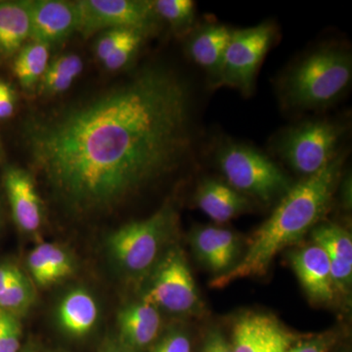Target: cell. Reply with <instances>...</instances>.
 <instances>
[{"label": "cell", "instance_id": "obj_22", "mask_svg": "<svg viewBox=\"0 0 352 352\" xmlns=\"http://www.w3.org/2000/svg\"><path fill=\"white\" fill-rule=\"evenodd\" d=\"M160 19L166 21L175 34H188L195 22V6L190 0H157L153 1Z\"/></svg>", "mask_w": 352, "mask_h": 352}, {"label": "cell", "instance_id": "obj_25", "mask_svg": "<svg viewBox=\"0 0 352 352\" xmlns=\"http://www.w3.org/2000/svg\"><path fill=\"white\" fill-rule=\"evenodd\" d=\"M39 248L50 267L52 283H56L73 273V263L69 254L63 249L50 243L41 244Z\"/></svg>", "mask_w": 352, "mask_h": 352}, {"label": "cell", "instance_id": "obj_13", "mask_svg": "<svg viewBox=\"0 0 352 352\" xmlns=\"http://www.w3.org/2000/svg\"><path fill=\"white\" fill-rule=\"evenodd\" d=\"M292 267L310 300L330 302L335 296L330 261L319 245H311L292 252Z\"/></svg>", "mask_w": 352, "mask_h": 352}, {"label": "cell", "instance_id": "obj_20", "mask_svg": "<svg viewBox=\"0 0 352 352\" xmlns=\"http://www.w3.org/2000/svg\"><path fill=\"white\" fill-rule=\"evenodd\" d=\"M82 58L76 54L60 55L48 64L36 90L44 97L55 96L67 91L82 74Z\"/></svg>", "mask_w": 352, "mask_h": 352}, {"label": "cell", "instance_id": "obj_5", "mask_svg": "<svg viewBox=\"0 0 352 352\" xmlns=\"http://www.w3.org/2000/svg\"><path fill=\"white\" fill-rule=\"evenodd\" d=\"M176 214L164 206L148 219L120 227L108 238L111 256L122 270L142 274L152 267L175 226Z\"/></svg>", "mask_w": 352, "mask_h": 352}, {"label": "cell", "instance_id": "obj_10", "mask_svg": "<svg viewBox=\"0 0 352 352\" xmlns=\"http://www.w3.org/2000/svg\"><path fill=\"white\" fill-rule=\"evenodd\" d=\"M298 339L276 317L248 312L236 321L231 344L234 352H288Z\"/></svg>", "mask_w": 352, "mask_h": 352}, {"label": "cell", "instance_id": "obj_11", "mask_svg": "<svg viewBox=\"0 0 352 352\" xmlns=\"http://www.w3.org/2000/svg\"><path fill=\"white\" fill-rule=\"evenodd\" d=\"M31 41L52 47L63 43L78 31L75 1L29 0Z\"/></svg>", "mask_w": 352, "mask_h": 352}, {"label": "cell", "instance_id": "obj_36", "mask_svg": "<svg viewBox=\"0 0 352 352\" xmlns=\"http://www.w3.org/2000/svg\"><path fill=\"white\" fill-rule=\"evenodd\" d=\"M108 352H118V351H108Z\"/></svg>", "mask_w": 352, "mask_h": 352}, {"label": "cell", "instance_id": "obj_8", "mask_svg": "<svg viewBox=\"0 0 352 352\" xmlns=\"http://www.w3.org/2000/svg\"><path fill=\"white\" fill-rule=\"evenodd\" d=\"M274 38L270 24L232 30L224 53L219 87L226 85L251 94L256 72Z\"/></svg>", "mask_w": 352, "mask_h": 352}, {"label": "cell", "instance_id": "obj_31", "mask_svg": "<svg viewBox=\"0 0 352 352\" xmlns=\"http://www.w3.org/2000/svg\"><path fill=\"white\" fill-rule=\"evenodd\" d=\"M28 265H29L32 276L36 283L41 286H48V285L53 284L50 267H48V264L46 263V259L44 258L39 245L30 254Z\"/></svg>", "mask_w": 352, "mask_h": 352}, {"label": "cell", "instance_id": "obj_32", "mask_svg": "<svg viewBox=\"0 0 352 352\" xmlns=\"http://www.w3.org/2000/svg\"><path fill=\"white\" fill-rule=\"evenodd\" d=\"M200 352H234L232 344L219 330L208 332Z\"/></svg>", "mask_w": 352, "mask_h": 352}, {"label": "cell", "instance_id": "obj_3", "mask_svg": "<svg viewBox=\"0 0 352 352\" xmlns=\"http://www.w3.org/2000/svg\"><path fill=\"white\" fill-rule=\"evenodd\" d=\"M351 76V56L347 51L322 48L308 55L289 74L285 99L292 107H324L344 91Z\"/></svg>", "mask_w": 352, "mask_h": 352}, {"label": "cell", "instance_id": "obj_19", "mask_svg": "<svg viewBox=\"0 0 352 352\" xmlns=\"http://www.w3.org/2000/svg\"><path fill=\"white\" fill-rule=\"evenodd\" d=\"M98 308L94 298L82 289H74L65 296L58 308V320L67 333L85 335L94 328Z\"/></svg>", "mask_w": 352, "mask_h": 352}, {"label": "cell", "instance_id": "obj_26", "mask_svg": "<svg viewBox=\"0 0 352 352\" xmlns=\"http://www.w3.org/2000/svg\"><path fill=\"white\" fill-rule=\"evenodd\" d=\"M21 333L17 316L0 308V352H18Z\"/></svg>", "mask_w": 352, "mask_h": 352}, {"label": "cell", "instance_id": "obj_4", "mask_svg": "<svg viewBox=\"0 0 352 352\" xmlns=\"http://www.w3.org/2000/svg\"><path fill=\"white\" fill-rule=\"evenodd\" d=\"M215 160L227 184L245 197L270 203L292 187L276 164L249 146L224 143L217 149Z\"/></svg>", "mask_w": 352, "mask_h": 352}, {"label": "cell", "instance_id": "obj_9", "mask_svg": "<svg viewBox=\"0 0 352 352\" xmlns=\"http://www.w3.org/2000/svg\"><path fill=\"white\" fill-rule=\"evenodd\" d=\"M143 302L173 314H193L201 300L183 252L170 250L157 266Z\"/></svg>", "mask_w": 352, "mask_h": 352}, {"label": "cell", "instance_id": "obj_14", "mask_svg": "<svg viewBox=\"0 0 352 352\" xmlns=\"http://www.w3.org/2000/svg\"><path fill=\"white\" fill-rule=\"evenodd\" d=\"M312 240L327 254L335 289L349 293L352 283V238L351 233L333 223L312 229Z\"/></svg>", "mask_w": 352, "mask_h": 352}, {"label": "cell", "instance_id": "obj_12", "mask_svg": "<svg viewBox=\"0 0 352 352\" xmlns=\"http://www.w3.org/2000/svg\"><path fill=\"white\" fill-rule=\"evenodd\" d=\"M3 182L15 223L25 233L38 231L43 223V207L31 173L10 166L4 173Z\"/></svg>", "mask_w": 352, "mask_h": 352}, {"label": "cell", "instance_id": "obj_23", "mask_svg": "<svg viewBox=\"0 0 352 352\" xmlns=\"http://www.w3.org/2000/svg\"><path fill=\"white\" fill-rule=\"evenodd\" d=\"M192 245L201 263L210 270L220 274L226 272L217 241V227H198L192 234Z\"/></svg>", "mask_w": 352, "mask_h": 352}, {"label": "cell", "instance_id": "obj_17", "mask_svg": "<svg viewBox=\"0 0 352 352\" xmlns=\"http://www.w3.org/2000/svg\"><path fill=\"white\" fill-rule=\"evenodd\" d=\"M232 30L223 25H207L190 36L187 51L197 65L205 69L219 87L224 53Z\"/></svg>", "mask_w": 352, "mask_h": 352}, {"label": "cell", "instance_id": "obj_35", "mask_svg": "<svg viewBox=\"0 0 352 352\" xmlns=\"http://www.w3.org/2000/svg\"><path fill=\"white\" fill-rule=\"evenodd\" d=\"M344 203L351 207V178H346L344 182Z\"/></svg>", "mask_w": 352, "mask_h": 352}, {"label": "cell", "instance_id": "obj_7", "mask_svg": "<svg viewBox=\"0 0 352 352\" xmlns=\"http://www.w3.org/2000/svg\"><path fill=\"white\" fill-rule=\"evenodd\" d=\"M78 31L90 36L110 29H126L148 36L161 20L153 1L145 0H78Z\"/></svg>", "mask_w": 352, "mask_h": 352}, {"label": "cell", "instance_id": "obj_27", "mask_svg": "<svg viewBox=\"0 0 352 352\" xmlns=\"http://www.w3.org/2000/svg\"><path fill=\"white\" fill-rule=\"evenodd\" d=\"M145 36L144 34L138 32L131 38L127 39L126 43L120 45L102 62L104 67L109 71H118V69L124 68L135 56Z\"/></svg>", "mask_w": 352, "mask_h": 352}, {"label": "cell", "instance_id": "obj_30", "mask_svg": "<svg viewBox=\"0 0 352 352\" xmlns=\"http://www.w3.org/2000/svg\"><path fill=\"white\" fill-rule=\"evenodd\" d=\"M151 352H192L188 335L182 330H173L164 335Z\"/></svg>", "mask_w": 352, "mask_h": 352}, {"label": "cell", "instance_id": "obj_2", "mask_svg": "<svg viewBox=\"0 0 352 352\" xmlns=\"http://www.w3.org/2000/svg\"><path fill=\"white\" fill-rule=\"evenodd\" d=\"M344 157L338 155L314 175L292 186L282 196L270 219L261 224L239 263L215 277L212 288H224L236 280L263 276L285 248L314 229L330 205L340 176Z\"/></svg>", "mask_w": 352, "mask_h": 352}, {"label": "cell", "instance_id": "obj_29", "mask_svg": "<svg viewBox=\"0 0 352 352\" xmlns=\"http://www.w3.org/2000/svg\"><path fill=\"white\" fill-rule=\"evenodd\" d=\"M337 342V336L333 332H325L302 338L292 344L288 352H330Z\"/></svg>", "mask_w": 352, "mask_h": 352}, {"label": "cell", "instance_id": "obj_28", "mask_svg": "<svg viewBox=\"0 0 352 352\" xmlns=\"http://www.w3.org/2000/svg\"><path fill=\"white\" fill-rule=\"evenodd\" d=\"M139 32L126 29L106 30L97 39L95 44V54L99 61L103 62L120 45L126 43L127 39L131 38ZM141 34V32H140ZM145 36V34H144Z\"/></svg>", "mask_w": 352, "mask_h": 352}, {"label": "cell", "instance_id": "obj_21", "mask_svg": "<svg viewBox=\"0 0 352 352\" xmlns=\"http://www.w3.org/2000/svg\"><path fill=\"white\" fill-rule=\"evenodd\" d=\"M50 47L44 43L31 41L21 48L14 57L13 71L23 89L36 90L50 64Z\"/></svg>", "mask_w": 352, "mask_h": 352}, {"label": "cell", "instance_id": "obj_34", "mask_svg": "<svg viewBox=\"0 0 352 352\" xmlns=\"http://www.w3.org/2000/svg\"><path fill=\"white\" fill-rule=\"evenodd\" d=\"M23 275L22 271L13 264H1L0 265V294L6 291L13 282Z\"/></svg>", "mask_w": 352, "mask_h": 352}, {"label": "cell", "instance_id": "obj_24", "mask_svg": "<svg viewBox=\"0 0 352 352\" xmlns=\"http://www.w3.org/2000/svg\"><path fill=\"white\" fill-rule=\"evenodd\" d=\"M34 287L24 274L0 294V308L17 316L34 302Z\"/></svg>", "mask_w": 352, "mask_h": 352}, {"label": "cell", "instance_id": "obj_33", "mask_svg": "<svg viewBox=\"0 0 352 352\" xmlns=\"http://www.w3.org/2000/svg\"><path fill=\"white\" fill-rule=\"evenodd\" d=\"M16 107V94L9 83L0 80V120L13 115Z\"/></svg>", "mask_w": 352, "mask_h": 352}, {"label": "cell", "instance_id": "obj_15", "mask_svg": "<svg viewBox=\"0 0 352 352\" xmlns=\"http://www.w3.org/2000/svg\"><path fill=\"white\" fill-rule=\"evenodd\" d=\"M118 325L122 347L129 352H142L157 339L162 319L156 307L142 302L120 310Z\"/></svg>", "mask_w": 352, "mask_h": 352}, {"label": "cell", "instance_id": "obj_16", "mask_svg": "<svg viewBox=\"0 0 352 352\" xmlns=\"http://www.w3.org/2000/svg\"><path fill=\"white\" fill-rule=\"evenodd\" d=\"M195 201L201 210L219 223L229 221L251 208L248 197L214 178H207L200 183Z\"/></svg>", "mask_w": 352, "mask_h": 352}, {"label": "cell", "instance_id": "obj_1", "mask_svg": "<svg viewBox=\"0 0 352 352\" xmlns=\"http://www.w3.org/2000/svg\"><path fill=\"white\" fill-rule=\"evenodd\" d=\"M191 97L160 66L25 122L32 163L57 200L88 214L119 205L175 170L192 144Z\"/></svg>", "mask_w": 352, "mask_h": 352}, {"label": "cell", "instance_id": "obj_6", "mask_svg": "<svg viewBox=\"0 0 352 352\" xmlns=\"http://www.w3.org/2000/svg\"><path fill=\"white\" fill-rule=\"evenodd\" d=\"M342 134V127L327 120L305 122L285 132L278 151L294 170L307 177L336 157Z\"/></svg>", "mask_w": 352, "mask_h": 352}, {"label": "cell", "instance_id": "obj_18", "mask_svg": "<svg viewBox=\"0 0 352 352\" xmlns=\"http://www.w3.org/2000/svg\"><path fill=\"white\" fill-rule=\"evenodd\" d=\"M29 39V0L0 1V62L15 57Z\"/></svg>", "mask_w": 352, "mask_h": 352}]
</instances>
